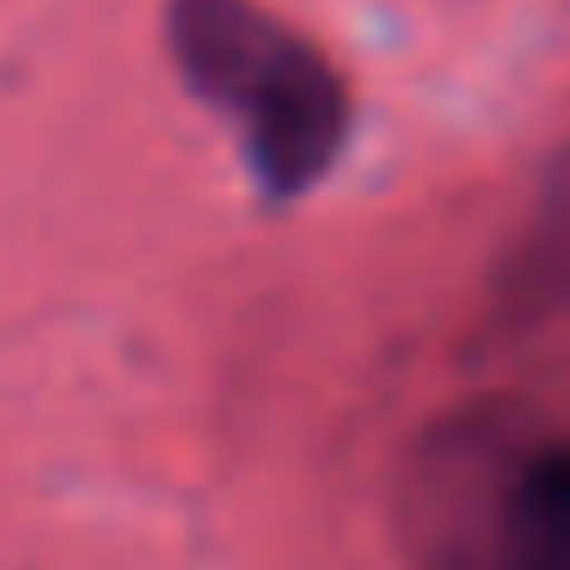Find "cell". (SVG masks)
Segmentation results:
<instances>
[{
  "label": "cell",
  "mask_w": 570,
  "mask_h": 570,
  "mask_svg": "<svg viewBox=\"0 0 570 570\" xmlns=\"http://www.w3.org/2000/svg\"><path fill=\"white\" fill-rule=\"evenodd\" d=\"M430 570H570V442L497 460L479 509L435 533Z\"/></svg>",
  "instance_id": "7a4b0ae2"
},
{
  "label": "cell",
  "mask_w": 570,
  "mask_h": 570,
  "mask_svg": "<svg viewBox=\"0 0 570 570\" xmlns=\"http://www.w3.org/2000/svg\"><path fill=\"white\" fill-rule=\"evenodd\" d=\"M166 38L178 75L234 117L271 197H301L332 173L350 136V92L295 26L258 0H173Z\"/></svg>",
  "instance_id": "6da1fadb"
}]
</instances>
